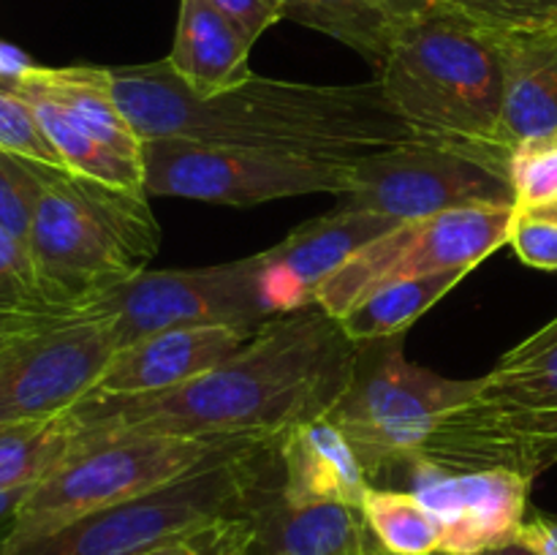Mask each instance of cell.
Here are the masks:
<instances>
[{
	"instance_id": "6da1fadb",
	"label": "cell",
	"mask_w": 557,
	"mask_h": 555,
	"mask_svg": "<svg viewBox=\"0 0 557 555\" xmlns=\"http://www.w3.org/2000/svg\"><path fill=\"white\" fill-rule=\"evenodd\" d=\"M359 346L319 305L272 316L239 351L156 395H87L71 408L92 433L270 435L330 417L357 373Z\"/></svg>"
},
{
	"instance_id": "7a4b0ae2",
	"label": "cell",
	"mask_w": 557,
	"mask_h": 555,
	"mask_svg": "<svg viewBox=\"0 0 557 555\" xmlns=\"http://www.w3.org/2000/svg\"><path fill=\"white\" fill-rule=\"evenodd\" d=\"M109 79L114 103L141 141L183 139L341 163L422 141L386 101L379 79L302 85L250 76L234 90L199 98L166 60L109 69Z\"/></svg>"
},
{
	"instance_id": "3957f363",
	"label": "cell",
	"mask_w": 557,
	"mask_h": 555,
	"mask_svg": "<svg viewBox=\"0 0 557 555\" xmlns=\"http://www.w3.org/2000/svg\"><path fill=\"white\" fill-rule=\"evenodd\" d=\"M379 82L422 141L511 156L498 139L506 87L500 36L444 0H433L400 33Z\"/></svg>"
},
{
	"instance_id": "277c9868",
	"label": "cell",
	"mask_w": 557,
	"mask_h": 555,
	"mask_svg": "<svg viewBox=\"0 0 557 555\" xmlns=\"http://www.w3.org/2000/svg\"><path fill=\"white\" fill-rule=\"evenodd\" d=\"M33 215V267L58 305L85 313V305L150 267L161 226L150 196L44 166Z\"/></svg>"
},
{
	"instance_id": "5b68a950",
	"label": "cell",
	"mask_w": 557,
	"mask_h": 555,
	"mask_svg": "<svg viewBox=\"0 0 557 555\" xmlns=\"http://www.w3.org/2000/svg\"><path fill=\"white\" fill-rule=\"evenodd\" d=\"M270 435L92 433L79 430L74 449L22 495L0 550L44 536L90 511L177 482L188 473L272 444Z\"/></svg>"
},
{
	"instance_id": "8992f818",
	"label": "cell",
	"mask_w": 557,
	"mask_h": 555,
	"mask_svg": "<svg viewBox=\"0 0 557 555\" xmlns=\"http://www.w3.org/2000/svg\"><path fill=\"white\" fill-rule=\"evenodd\" d=\"M417 455L449 468L557 466V316L479 379L476 395L435 422Z\"/></svg>"
},
{
	"instance_id": "52a82bcc",
	"label": "cell",
	"mask_w": 557,
	"mask_h": 555,
	"mask_svg": "<svg viewBox=\"0 0 557 555\" xmlns=\"http://www.w3.org/2000/svg\"><path fill=\"white\" fill-rule=\"evenodd\" d=\"M281 482L277 439L250 455L188 473L152 493L90 511L0 555H139L226 517L248 515Z\"/></svg>"
},
{
	"instance_id": "ba28073f",
	"label": "cell",
	"mask_w": 557,
	"mask_h": 555,
	"mask_svg": "<svg viewBox=\"0 0 557 555\" xmlns=\"http://www.w3.org/2000/svg\"><path fill=\"white\" fill-rule=\"evenodd\" d=\"M479 379H446L406 359L400 335L359 346L357 373L330 419L357 449L370 484L417 455L451 408L476 395Z\"/></svg>"
},
{
	"instance_id": "9c48e42d",
	"label": "cell",
	"mask_w": 557,
	"mask_h": 555,
	"mask_svg": "<svg viewBox=\"0 0 557 555\" xmlns=\"http://www.w3.org/2000/svg\"><path fill=\"white\" fill-rule=\"evenodd\" d=\"M264 256L188 270H145L85 305L87 319H101L117 348L172 326L232 324L261 330L272 313L261 292Z\"/></svg>"
},
{
	"instance_id": "30bf717a",
	"label": "cell",
	"mask_w": 557,
	"mask_h": 555,
	"mask_svg": "<svg viewBox=\"0 0 557 555\" xmlns=\"http://www.w3.org/2000/svg\"><path fill=\"white\" fill-rule=\"evenodd\" d=\"M515 215L517 207L476 205L397 223L326 278L315 288L313 303L341 321L381 286L446 270H476L509 243Z\"/></svg>"
},
{
	"instance_id": "8fae6325",
	"label": "cell",
	"mask_w": 557,
	"mask_h": 555,
	"mask_svg": "<svg viewBox=\"0 0 557 555\" xmlns=\"http://www.w3.org/2000/svg\"><path fill=\"white\" fill-rule=\"evenodd\" d=\"M343 205L395 221H419L476 205L515 207L509 152L408 141L351 163Z\"/></svg>"
},
{
	"instance_id": "7c38bea8",
	"label": "cell",
	"mask_w": 557,
	"mask_h": 555,
	"mask_svg": "<svg viewBox=\"0 0 557 555\" xmlns=\"http://www.w3.org/2000/svg\"><path fill=\"white\" fill-rule=\"evenodd\" d=\"M351 163L288 152L212 147L183 139L145 141L147 196L250 207L286 196H343Z\"/></svg>"
},
{
	"instance_id": "4fadbf2b",
	"label": "cell",
	"mask_w": 557,
	"mask_h": 555,
	"mask_svg": "<svg viewBox=\"0 0 557 555\" xmlns=\"http://www.w3.org/2000/svg\"><path fill=\"white\" fill-rule=\"evenodd\" d=\"M117 351L107 321L76 319L22 332L0 343V424L69 414L92 395Z\"/></svg>"
},
{
	"instance_id": "5bb4252c",
	"label": "cell",
	"mask_w": 557,
	"mask_h": 555,
	"mask_svg": "<svg viewBox=\"0 0 557 555\" xmlns=\"http://www.w3.org/2000/svg\"><path fill=\"white\" fill-rule=\"evenodd\" d=\"M533 479L509 468H449L411 455L375 488L417 495L444 526V555H482L517 542Z\"/></svg>"
},
{
	"instance_id": "9a60e30c",
	"label": "cell",
	"mask_w": 557,
	"mask_h": 555,
	"mask_svg": "<svg viewBox=\"0 0 557 555\" xmlns=\"http://www.w3.org/2000/svg\"><path fill=\"white\" fill-rule=\"evenodd\" d=\"M400 221L341 205L330 215L302 223L286 239L261 250V292L272 316L315 305V288L335 275L354 254L392 232Z\"/></svg>"
},
{
	"instance_id": "2e32d148",
	"label": "cell",
	"mask_w": 557,
	"mask_h": 555,
	"mask_svg": "<svg viewBox=\"0 0 557 555\" xmlns=\"http://www.w3.org/2000/svg\"><path fill=\"white\" fill-rule=\"evenodd\" d=\"M259 330L232 324L172 326L114 351L92 395H156L207 373Z\"/></svg>"
},
{
	"instance_id": "e0dca14e",
	"label": "cell",
	"mask_w": 557,
	"mask_h": 555,
	"mask_svg": "<svg viewBox=\"0 0 557 555\" xmlns=\"http://www.w3.org/2000/svg\"><path fill=\"white\" fill-rule=\"evenodd\" d=\"M248 555H370L362 509L348 504H288L281 482L259 493L248 511Z\"/></svg>"
},
{
	"instance_id": "ac0fdd59",
	"label": "cell",
	"mask_w": 557,
	"mask_h": 555,
	"mask_svg": "<svg viewBox=\"0 0 557 555\" xmlns=\"http://www.w3.org/2000/svg\"><path fill=\"white\" fill-rule=\"evenodd\" d=\"M281 495L288 504H348L362 509L370 484L351 441L330 417L277 435Z\"/></svg>"
},
{
	"instance_id": "d6986e66",
	"label": "cell",
	"mask_w": 557,
	"mask_h": 555,
	"mask_svg": "<svg viewBox=\"0 0 557 555\" xmlns=\"http://www.w3.org/2000/svg\"><path fill=\"white\" fill-rule=\"evenodd\" d=\"M253 41L212 0H180L177 36L166 63L199 98L239 87L253 76Z\"/></svg>"
},
{
	"instance_id": "ffe728a7",
	"label": "cell",
	"mask_w": 557,
	"mask_h": 555,
	"mask_svg": "<svg viewBox=\"0 0 557 555\" xmlns=\"http://www.w3.org/2000/svg\"><path fill=\"white\" fill-rule=\"evenodd\" d=\"M504 44V112L498 139L506 150L557 134V30L511 33Z\"/></svg>"
},
{
	"instance_id": "44dd1931",
	"label": "cell",
	"mask_w": 557,
	"mask_h": 555,
	"mask_svg": "<svg viewBox=\"0 0 557 555\" xmlns=\"http://www.w3.org/2000/svg\"><path fill=\"white\" fill-rule=\"evenodd\" d=\"M433 0H283V20L326 33L381 71L400 33Z\"/></svg>"
},
{
	"instance_id": "7402d4cb",
	"label": "cell",
	"mask_w": 557,
	"mask_h": 555,
	"mask_svg": "<svg viewBox=\"0 0 557 555\" xmlns=\"http://www.w3.org/2000/svg\"><path fill=\"white\" fill-rule=\"evenodd\" d=\"M16 87H33L52 98L85 134L98 145L128 161L145 163V141L136 136L125 114L114 103L109 69L71 65V69H44L36 65Z\"/></svg>"
},
{
	"instance_id": "603a6c76",
	"label": "cell",
	"mask_w": 557,
	"mask_h": 555,
	"mask_svg": "<svg viewBox=\"0 0 557 555\" xmlns=\"http://www.w3.org/2000/svg\"><path fill=\"white\" fill-rule=\"evenodd\" d=\"M471 270H446L435 275L413 278V281H397L389 286L375 288L373 294L354 305L341 319L343 332L348 341L357 346L370 341H384V337H397L419 319L428 313L433 305H438L457 283Z\"/></svg>"
},
{
	"instance_id": "cb8c5ba5",
	"label": "cell",
	"mask_w": 557,
	"mask_h": 555,
	"mask_svg": "<svg viewBox=\"0 0 557 555\" xmlns=\"http://www.w3.org/2000/svg\"><path fill=\"white\" fill-rule=\"evenodd\" d=\"M76 316L85 313L58 305L44 292L30 248L0 229V343Z\"/></svg>"
},
{
	"instance_id": "d4e9b609",
	"label": "cell",
	"mask_w": 557,
	"mask_h": 555,
	"mask_svg": "<svg viewBox=\"0 0 557 555\" xmlns=\"http://www.w3.org/2000/svg\"><path fill=\"white\" fill-rule=\"evenodd\" d=\"M79 424L71 411L44 422L0 424V493L30 490L41 482L74 449Z\"/></svg>"
},
{
	"instance_id": "484cf974",
	"label": "cell",
	"mask_w": 557,
	"mask_h": 555,
	"mask_svg": "<svg viewBox=\"0 0 557 555\" xmlns=\"http://www.w3.org/2000/svg\"><path fill=\"white\" fill-rule=\"evenodd\" d=\"M362 515L373 542L386 555H435L444 544V526L413 493L397 488H370Z\"/></svg>"
},
{
	"instance_id": "4316f807",
	"label": "cell",
	"mask_w": 557,
	"mask_h": 555,
	"mask_svg": "<svg viewBox=\"0 0 557 555\" xmlns=\"http://www.w3.org/2000/svg\"><path fill=\"white\" fill-rule=\"evenodd\" d=\"M509 180L517 212L557 199V134L517 145L509 156Z\"/></svg>"
},
{
	"instance_id": "83f0119b",
	"label": "cell",
	"mask_w": 557,
	"mask_h": 555,
	"mask_svg": "<svg viewBox=\"0 0 557 555\" xmlns=\"http://www.w3.org/2000/svg\"><path fill=\"white\" fill-rule=\"evenodd\" d=\"M44 163L0 150V229L27 245L41 196Z\"/></svg>"
},
{
	"instance_id": "f1b7e54d",
	"label": "cell",
	"mask_w": 557,
	"mask_h": 555,
	"mask_svg": "<svg viewBox=\"0 0 557 555\" xmlns=\"http://www.w3.org/2000/svg\"><path fill=\"white\" fill-rule=\"evenodd\" d=\"M444 3L498 36L557 30V0H444Z\"/></svg>"
},
{
	"instance_id": "f546056e",
	"label": "cell",
	"mask_w": 557,
	"mask_h": 555,
	"mask_svg": "<svg viewBox=\"0 0 557 555\" xmlns=\"http://www.w3.org/2000/svg\"><path fill=\"white\" fill-rule=\"evenodd\" d=\"M0 150L44 166L65 169L63 158L47 139L30 103L9 87H0Z\"/></svg>"
},
{
	"instance_id": "4dcf8cb0",
	"label": "cell",
	"mask_w": 557,
	"mask_h": 555,
	"mask_svg": "<svg viewBox=\"0 0 557 555\" xmlns=\"http://www.w3.org/2000/svg\"><path fill=\"white\" fill-rule=\"evenodd\" d=\"M248 542L250 520L243 515L201 526L139 555H248Z\"/></svg>"
},
{
	"instance_id": "1f68e13d",
	"label": "cell",
	"mask_w": 557,
	"mask_h": 555,
	"mask_svg": "<svg viewBox=\"0 0 557 555\" xmlns=\"http://www.w3.org/2000/svg\"><path fill=\"white\" fill-rule=\"evenodd\" d=\"M509 245L520 261L536 270H557V221L533 212H517Z\"/></svg>"
},
{
	"instance_id": "d6a6232c",
	"label": "cell",
	"mask_w": 557,
	"mask_h": 555,
	"mask_svg": "<svg viewBox=\"0 0 557 555\" xmlns=\"http://www.w3.org/2000/svg\"><path fill=\"white\" fill-rule=\"evenodd\" d=\"M250 41H259L275 22L283 20V0H212Z\"/></svg>"
},
{
	"instance_id": "836d02e7",
	"label": "cell",
	"mask_w": 557,
	"mask_h": 555,
	"mask_svg": "<svg viewBox=\"0 0 557 555\" xmlns=\"http://www.w3.org/2000/svg\"><path fill=\"white\" fill-rule=\"evenodd\" d=\"M517 542L539 555H557V520L547 515L531 517V520L522 522Z\"/></svg>"
},
{
	"instance_id": "e575fe53",
	"label": "cell",
	"mask_w": 557,
	"mask_h": 555,
	"mask_svg": "<svg viewBox=\"0 0 557 555\" xmlns=\"http://www.w3.org/2000/svg\"><path fill=\"white\" fill-rule=\"evenodd\" d=\"M36 69L30 58H27L22 49L11 47V44L0 41V87H9L14 90L22 79H25L30 71Z\"/></svg>"
},
{
	"instance_id": "d590c367",
	"label": "cell",
	"mask_w": 557,
	"mask_h": 555,
	"mask_svg": "<svg viewBox=\"0 0 557 555\" xmlns=\"http://www.w3.org/2000/svg\"><path fill=\"white\" fill-rule=\"evenodd\" d=\"M27 490H14V493H0V539H3L5 528H9L11 517H14L16 506H20L22 495H25Z\"/></svg>"
},
{
	"instance_id": "8d00e7d4",
	"label": "cell",
	"mask_w": 557,
	"mask_h": 555,
	"mask_svg": "<svg viewBox=\"0 0 557 555\" xmlns=\"http://www.w3.org/2000/svg\"><path fill=\"white\" fill-rule=\"evenodd\" d=\"M482 555H539V553H533V550L525 547V544L511 542V544H504V547L487 550V553H482Z\"/></svg>"
},
{
	"instance_id": "74e56055",
	"label": "cell",
	"mask_w": 557,
	"mask_h": 555,
	"mask_svg": "<svg viewBox=\"0 0 557 555\" xmlns=\"http://www.w3.org/2000/svg\"><path fill=\"white\" fill-rule=\"evenodd\" d=\"M525 212H533V215L539 218H549V221H557V199L547 201V205L536 207V210H525Z\"/></svg>"
},
{
	"instance_id": "f35d334b",
	"label": "cell",
	"mask_w": 557,
	"mask_h": 555,
	"mask_svg": "<svg viewBox=\"0 0 557 555\" xmlns=\"http://www.w3.org/2000/svg\"><path fill=\"white\" fill-rule=\"evenodd\" d=\"M379 555H386V553H384V550H379ZM435 555H444V553H435Z\"/></svg>"
},
{
	"instance_id": "ab89813d",
	"label": "cell",
	"mask_w": 557,
	"mask_h": 555,
	"mask_svg": "<svg viewBox=\"0 0 557 555\" xmlns=\"http://www.w3.org/2000/svg\"><path fill=\"white\" fill-rule=\"evenodd\" d=\"M370 555H379V547H375V550H373V553H370Z\"/></svg>"
}]
</instances>
